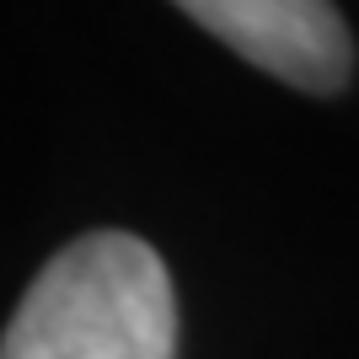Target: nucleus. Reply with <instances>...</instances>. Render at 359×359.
<instances>
[{
	"label": "nucleus",
	"mask_w": 359,
	"mask_h": 359,
	"mask_svg": "<svg viewBox=\"0 0 359 359\" xmlns=\"http://www.w3.org/2000/svg\"><path fill=\"white\" fill-rule=\"evenodd\" d=\"M0 359H177V295L150 241L86 231L43 263Z\"/></svg>",
	"instance_id": "nucleus-1"
},
{
	"label": "nucleus",
	"mask_w": 359,
	"mask_h": 359,
	"mask_svg": "<svg viewBox=\"0 0 359 359\" xmlns=\"http://www.w3.org/2000/svg\"><path fill=\"white\" fill-rule=\"evenodd\" d=\"M247 65L311 97H332L354 75V38L332 0H172Z\"/></svg>",
	"instance_id": "nucleus-2"
}]
</instances>
